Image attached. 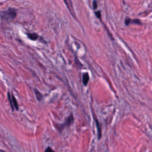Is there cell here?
I'll list each match as a JSON object with an SVG mask.
<instances>
[{"label": "cell", "mask_w": 152, "mask_h": 152, "mask_svg": "<svg viewBox=\"0 0 152 152\" xmlns=\"http://www.w3.org/2000/svg\"><path fill=\"white\" fill-rule=\"evenodd\" d=\"M16 15V10L15 9H9L6 11H4L1 13V16L5 20H13Z\"/></svg>", "instance_id": "1"}, {"label": "cell", "mask_w": 152, "mask_h": 152, "mask_svg": "<svg viewBox=\"0 0 152 152\" xmlns=\"http://www.w3.org/2000/svg\"><path fill=\"white\" fill-rule=\"evenodd\" d=\"M88 79H89V76H88V73L86 72V73L83 74V83L85 86L87 85V84L88 83Z\"/></svg>", "instance_id": "2"}, {"label": "cell", "mask_w": 152, "mask_h": 152, "mask_svg": "<svg viewBox=\"0 0 152 152\" xmlns=\"http://www.w3.org/2000/svg\"><path fill=\"white\" fill-rule=\"evenodd\" d=\"M28 36L30 39L34 40L37 39V38L38 37V35L36 33H30V34H28Z\"/></svg>", "instance_id": "3"}, {"label": "cell", "mask_w": 152, "mask_h": 152, "mask_svg": "<svg viewBox=\"0 0 152 152\" xmlns=\"http://www.w3.org/2000/svg\"><path fill=\"white\" fill-rule=\"evenodd\" d=\"M45 152H55L50 147H48L46 148V150H45Z\"/></svg>", "instance_id": "4"}, {"label": "cell", "mask_w": 152, "mask_h": 152, "mask_svg": "<svg viewBox=\"0 0 152 152\" xmlns=\"http://www.w3.org/2000/svg\"><path fill=\"white\" fill-rule=\"evenodd\" d=\"M93 7H94V9H96V7H97V4H96V1H94L93 2Z\"/></svg>", "instance_id": "5"}, {"label": "cell", "mask_w": 152, "mask_h": 152, "mask_svg": "<svg viewBox=\"0 0 152 152\" xmlns=\"http://www.w3.org/2000/svg\"><path fill=\"white\" fill-rule=\"evenodd\" d=\"M0 152H5V151H4V150H0Z\"/></svg>", "instance_id": "6"}]
</instances>
